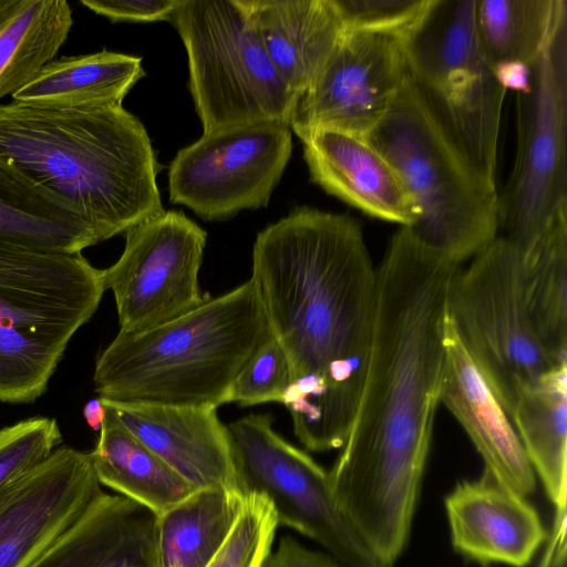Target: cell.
Returning a JSON list of instances; mask_svg holds the SVG:
<instances>
[{"mask_svg": "<svg viewBox=\"0 0 567 567\" xmlns=\"http://www.w3.org/2000/svg\"><path fill=\"white\" fill-rule=\"evenodd\" d=\"M457 264L408 227L377 267L370 361L347 440L329 474L333 498L388 567L410 536L446 363L447 293Z\"/></svg>", "mask_w": 567, "mask_h": 567, "instance_id": "cell-1", "label": "cell"}, {"mask_svg": "<svg viewBox=\"0 0 567 567\" xmlns=\"http://www.w3.org/2000/svg\"><path fill=\"white\" fill-rule=\"evenodd\" d=\"M251 281L291 382L282 404L309 451L341 449L371 355L377 268L352 217L296 208L257 234Z\"/></svg>", "mask_w": 567, "mask_h": 567, "instance_id": "cell-2", "label": "cell"}, {"mask_svg": "<svg viewBox=\"0 0 567 567\" xmlns=\"http://www.w3.org/2000/svg\"><path fill=\"white\" fill-rule=\"evenodd\" d=\"M0 158L61 198L103 241L164 212L151 140L122 105L0 104Z\"/></svg>", "mask_w": 567, "mask_h": 567, "instance_id": "cell-3", "label": "cell"}, {"mask_svg": "<svg viewBox=\"0 0 567 567\" xmlns=\"http://www.w3.org/2000/svg\"><path fill=\"white\" fill-rule=\"evenodd\" d=\"M270 337L249 279L150 330L118 331L96 359L94 390L106 402L218 408Z\"/></svg>", "mask_w": 567, "mask_h": 567, "instance_id": "cell-4", "label": "cell"}, {"mask_svg": "<svg viewBox=\"0 0 567 567\" xmlns=\"http://www.w3.org/2000/svg\"><path fill=\"white\" fill-rule=\"evenodd\" d=\"M365 140L394 167L416 210L408 227L460 265L497 237L496 182L473 162L410 72Z\"/></svg>", "mask_w": 567, "mask_h": 567, "instance_id": "cell-5", "label": "cell"}, {"mask_svg": "<svg viewBox=\"0 0 567 567\" xmlns=\"http://www.w3.org/2000/svg\"><path fill=\"white\" fill-rule=\"evenodd\" d=\"M105 290L103 270L82 252L0 238V402L32 403L47 391Z\"/></svg>", "mask_w": 567, "mask_h": 567, "instance_id": "cell-6", "label": "cell"}, {"mask_svg": "<svg viewBox=\"0 0 567 567\" xmlns=\"http://www.w3.org/2000/svg\"><path fill=\"white\" fill-rule=\"evenodd\" d=\"M168 21L187 52L204 133L258 121L290 124L300 97L274 66L241 0H179Z\"/></svg>", "mask_w": 567, "mask_h": 567, "instance_id": "cell-7", "label": "cell"}, {"mask_svg": "<svg viewBox=\"0 0 567 567\" xmlns=\"http://www.w3.org/2000/svg\"><path fill=\"white\" fill-rule=\"evenodd\" d=\"M446 309L464 350L511 419L522 392L556 365L527 311L520 249L503 236L492 240L454 275Z\"/></svg>", "mask_w": 567, "mask_h": 567, "instance_id": "cell-8", "label": "cell"}, {"mask_svg": "<svg viewBox=\"0 0 567 567\" xmlns=\"http://www.w3.org/2000/svg\"><path fill=\"white\" fill-rule=\"evenodd\" d=\"M477 0H436L408 44L409 72L476 166L496 182L507 90L480 44Z\"/></svg>", "mask_w": 567, "mask_h": 567, "instance_id": "cell-9", "label": "cell"}, {"mask_svg": "<svg viewBox=\"0 0 567 567\" xmlns=\"http://www.w3.org/2000/svg\"><path fill=\"white\" fill-rule=\"evenodd\" d=\"M517 145L501 192L499 230L520 250L567 206V22L530 66L516 92Z\"/></svg>", "mask_w": 567, "mask_h": 567, "instance_id": "cell-10", "label": "cell"}, {"mask_svg": "<svg viewBox=\"0 0 567 567\" xmlns=\"http://www.w3.org/2000/svg\"><path fill=\"white\" fill-rule=\"evenodd\" d=\"M272 424L270 413H256L227 425L238 491L267 498L278 525L318 542L344 567H388L338 507L328 472Z\"/></svg>", "mask_w": 567, "mask_h": 567, "instance_id": "cell-11", "label": "cell"}, {"mask_svg": "<svg viewBox=\"0 0 567 567\" xmlns=\"http://www.w3.org/2000/svg\"><path fill=\"white\" fill-rule=\"evenodd\" d=\"M292 151L290 124L224 126L179 150L168 169L169 200L204 220L267 206Z\"/></svg>", "mask_w": 567, "mask_h": 567, "instance_id": "cell-12", "label": "cell"}, {"mask_svg": "<svg viewBox=\"0 0 567 567\" xmlns=\"http://www.w3.org/2000/svg\"><path fill=\"white\" fill-rule=\"evenodd\" d=\"M207 234L185 214L163 212L125 233L120 258L103 269L122 332L138 333L202 305V266Z\"/></svg>", "mask_w": 567, "mask_h": 567, "instance_id": "cell-13", "label": "cell"}, {"mask_svg": "<svg viewBox=\"0 0 567 567\" xmlns=\"http://www.w3.org/2000/svg\"><path fill=\"white\" fill-rule=\"evenodd\" d=\"M408 44L396 34L346 28L300 96L291 131L328 128L365 138L409 75Z\"/></svg>", "mask_w": 567, "mask_h": 567, "instance_id": "cell-14", "label": "cell"}, {"mask_svg": "<svg viewBox=\"0 0 567 567\" xmlns=\"http://www.w3.org/2000/svg\"><path fill=\"white\" fill-rule=\"evenodd\" d=\"M102 493L90 452L59 445L0 489V567H28Z\"/></svg>", "mask_w": 567, "mask_h": 567, "instance_id": "cell-15", "label": "cell"}, {"mask_svg": "<svg viewBox=\"0 0 567 567\" xmlns=\"http://www.w3.org/2000/svg\"><path fill=\"white\" fill-rule=\"evenodd\" d=\"M455 551L482 566H527L547 537L536 508L483 473L444 498Z\"/></svg>", "mask_w": 567, "mask_h": 567, "instance_id": "cell-16", "label": "cell"}, {"mask_svg": "<svg viewBox=\"0 0 567 567\" xmlns=\"http://www.w3.org/2000/svg\"><path fill=\"white\" fill-rule=\"evenodd\" d=\"M102 402L196 489L239 492L228 427L219 420L217 408Z\"/></svg>", "mask_w": 567, "mask_h": 567, "instance_id": "cell-17", "label": "cell"}, {"mask_svg": "<svg viewBox=\"0 0 567 567\" xmlns=\"http://www.w3.org/2000/svg\"><path fill=\"white\" fill-rule=\"evenodd\" d=\"M443 403L462 425L484 462V474L528 496L535 472L505 410L464 350L447 317Z\"/></svg>", "mask_w": 567, "mask_h": 567, "instance_id": "cell-18", "label": "cell"}, {"mask_svg": "<svg viewBox=\"0 0 567 567\" xmlns=\"http://www.w3.org/2000/svg\"><path fill=\"white\" fill-rule=\"evenodd\" d=\"M297 136L313 183L369 216L413 225L415 206L401 177L365 138L328 128Z\"/></svg>", "mask_w": 567, "mask_h": 567, "instance_id": "cell-19", "label": "cell"}, {"mask_svg": "<svg viewBox=\"0 0 567 567\" xmlns=\"http://www.w3.org/2000/svg\"><path fill=\"white\" fill-rule=\"evenodd\" d=\"M274 66L299 95L346 30L337 0H241Z\"/></svg>", "mask_w": 567, "mask_h": 567, "instance_id": "cell-20", "label": "cell"}, {"mask_svg": "<svg viewBox=\"0 0 567 567\" xmlns=\"http://www.w3.org/2000/svg\"><path fill=\"white\" fill-rule=\"evenodd\" d=\"M155 514L102 493L86 513L28 567H156Z\"/></svg>", "mask_w": 567, "mask_h": 567, "instance_id": "cell-21", "label": "cell"}, {"mask_svg": "<svg viewBox=\"0 0 567 567\" xmlns=\"http://www.w3.org/2000/svg\"><path fill=\"white\" fill-rule=\"evenodd\" d=\"M0 238L27 247L82 252L102 240L61 198L0 158Z\"/></svg>", "mask_w": 567, "mask_h": 567, "instance_id": "cell-22", "label": "cell"}, {"mask_svg": "<svg viewBox=\"0 0 567 567\" xmlns=\"http://www.w3.org/2000/svg\"><path fill=\"white\" fill-rule=\"evenodd\" d=\"M144 74L142 59L124 53L102 50L62 56L45 64L11 97L41 106H120Z\"/></svg>", "mask_w": 567, "mask_h": 567, "instance_id": "cell-23", "label": "cell"}, {"mask_svg": "<svg viewBox=\"0 0 567 567\" xmlns=\"http://www.w3.org/2000/svg\"><path fill=\"white\" fill-rule=\"evenodd\" d=\"M99 432L97 442L90 455L101 485L136 502L155 515L196 491L134 436L107 406Z\"/></svg>", "mask_w": 567, "mask_h": 567, "instance_id": "cell-24", "label": "cell"}, {"mask_svg": "<svg viewBox=\"0 0 567 567\" xmlns=\"http://www.w3.org/2000/svg\"><path fill=\"white\" fill-rule=\"evenodd\" d=\"M244 499L239 492L200 488L155 515L156 567H208L236 525Z\"/></svg>", "mask_w": 567, "mask_h": 567, "instance_id": "cell-25", "label": "cell"}, {"mask_svg": "<svg viewBox=\"0 0 567 567\" xmlns=\"http://www.w3.org/2000/svg\"><path fill=\"white\" fill-rule=\"evenodd\" d=\"M511 421L548 498L556 508L566 507L567 363L522 392Z\"/></svg>", "mask_w": 567, "mask_h": 567, "instance_id": "cell-26", "label": "cell"}, {"mask_svg": "<svg viewBox=\"0 0 567 567\" xmlns=\"http://www.w3.org/2000/svg\"><path fill=\"white\" fill-rule=\"evenodd\" d=\"M72 25L65 0H0V101L54 59Z\"/></svg>", "mask_w": 567, "mask_h": 567, "instance_id": "cell-27", "label": "cell"}, {"mask_svg": "<svg viewBox=\"0 0 567 567\" xmlns=\"http://www.w3.org/2000/svg\"><path fill=\"white\" fill-rule=\"evenodd\" d=\"M520 251L533 328L551 361L567 363V206Z\"/></svg>", "mask_w": 567, "mask_h": 567, "instance_id": "cell-28", "label": "cell"}, {"mask_svg": "<svg viewBox=\"0 0 567 567\" xmlns=\"http://www.w3.org/2000/svg\"><path fill=\"white\" fill-rule=\"evenodd\" d=\"M567 22L566 0H477L476 29L493 70L532 66Z\"/></svg>", "mask_w": 567, "mask_h": 567, "instance_id": "cell-29", "label": "cell"}, {"mask_svg": "<svg viewBox=\"0 0 567 567\" xmlns=\"http://www.w3.org/2000/svg\"><path fill=\"white\" fill-rule=\"evenodd\" d=\"M244 506L225 545L208 567H262L271 550L276 514L261 495H244Z\"/></svg>", "mask_w": 567, "mask_h": 567, "instance_id": "cell-30", "label": "cell"}, {"mask_svg": "<svg viewBox=\"0 0 567 567\" xmlns=\"http://www.w3.org/2000/svg\"><path fill=\"white\" fill-rule=\"evenodd\" d=\"M61 441L53 417H29L0 429V489L45 460Z\"/></svg>", "mask_w": 567, "mask_h": 567, "instance_id": "cell-31", "label": "cell"}, {"mask_svg": "<svg viewBox=\"0 0 567 567\" xmlns=\"http://www.w3.org/2000/svg\"><path fill=\"white\" fill-rule=\"evenodd\" d=\"M290 368L287 357L270 337L248 359L236 377L228 403L251 406L268 402H282L290 385Z\"/></svg>", "mask_w": 567, "mask_h": 567, "instance_id": "cell-32", "label": "cell"}, {"mask_svg": "<svg viewBox=\"0 0 567 567\" xmlns=\"http://www.w3.org/2000/svg\"><path fill=\"white\" fill-rule=\"evenodd\" d=\"M436 0H337L346 28L396 34L409 41Z\"/></svg>", "mask_w": 567, "mask_h": 567, "instance_id": "cell-33", "label": "cell"}, {"mask_svg": "<svg viewBox=\"0 0 567 567\" xmlns=\"http://www.w3.org/2000/svg\"><path fill=\"white\" fill-rule=\"evenodd\" d=\"M81 4L112 22L168 20L179 0H81Z\"/></svg>", "mask_w": 567, "mask_h": 567, "instance_id": "cell-34", "label": "cell"}, {"mask_svg": "<svg viewBox=\"0 0 567 567\" xmlns=\"http://www.w3.org/2000/svg\"><path fill=\"white\" fill-rule=\"evenodd\" d=\"M262 567H344L333 557L313 551L290 536L281 537L275 550H270Z\"/></svg>", "mask_w": 567, "mask_h": 567, "instance_id": "cell-35", "label": "cell"}, {"mask_svg": "<svg viewBox=\"0 0 567 567\" xmlns=\"http://www.w3.org/2000/svg\"><path fill=\"white\" fill-rule=\"evenodd\" d=\"M106 415V406L97 398L85 403L83 408V416L87 425L93 431H100Z\"/></svg>", "mask_w": 567, "mask_h": 567, "instance_id": "cell-36", "label": "cell"}]
</instances>
